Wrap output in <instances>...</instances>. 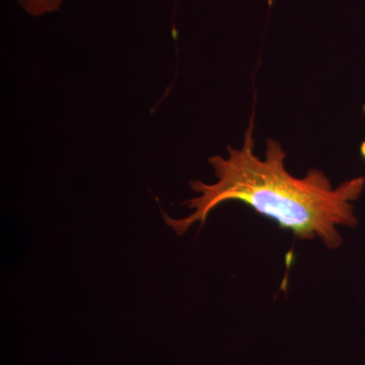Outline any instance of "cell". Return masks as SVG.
I'll use <instances>...</instances> for the list:
<instances>
[{
    "instance_id": "cell-1",
    "label": "cell",
    "mask_w": 365,
    "mask_h": 365,
    "mask_svg": "<svg viewBox=\"0 0 365 365\" xmlns=\"http://www.w3.org/2000/svg\"><path fill=\"white\" fill-rule=\"evenodd\" d=\"M253 132L252 117L241 148L230 146L227 158H209L216 182H190L197 196L184 204L191 209V215L175 220L163 212L165 225L182 235L197 222L203 227L211 211L220 204L239 201L297 239H319L328 249L340 248L343 239L339 227L359 225L353 202L364 192V178H353L333 188L321 170H309L304 178L292 176L285 168L287 153L282 145L268 138L265 158H261L255 153Z\"/></svg>"
},
{
    "instance_id": "cell-2",
    "label": "cell",
    "mask_w": 365,
    "mask_h": 365,
    "mask_svg": "<svg viewBox=\"0 0 365 365\" xmlns=\"http://www.w3.org/2000/svg\"><path fill=\"white\" fill-rule=\"evenodd\" d=\"M18 1L21 9L29 16H41L59 11L64 0H18Z\"/></svg>"
},
{
    "instance_id": "cell-3",
    "label": "cell",
    "mask_w": 365,
    "mask_h": 365,
    "mask_svg": "<svg viewBox=\"0 0 365 365\" xmlns=\"http://www.w3.org/2000/svg\"><path fill=\"white\" fill-rule=\"evenodd\" d=\"M361 155H362V157H364V158L365 160V143H364V144H362V146H361Z\"/></svg>"
}]
</instances>
